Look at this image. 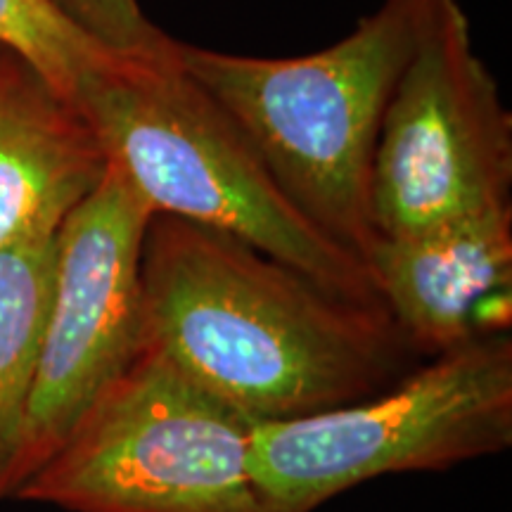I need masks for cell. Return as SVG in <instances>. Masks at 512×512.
Masks as SVG:
<instances>
[{
    "label": "cell",
    "mask_w": 512,
    "mask_h": 512,
    "mask_svg": "<svg viewBox=\"0 0 512 512\" xmlns=\"http://www.w3.org/2000/svg\"><path fill=\"white\" fill-rule=\"evenodd\" d=\"M140 285L143 342L254 425L368 399L411 370L384 304L342 297L221 230L152 216Z\"/></svg>",
    "instance_id": "1"
},
{
    "label": "cell",
    "mask_w": 512,
    "mask_h": 512,
    "mask_svg": "<svg viewBox=\"0 0 512 512\" xmlns=\"http://www.w3.org/2000/svg\"><path fill=\"white\" fill-rule=\"evenodd\" d=\"M430 3L382 0L342 41L304 57L171 43L178 67L235 121L297 209L366 266L380 240L373 162L382 119Z\"/></svg>",
    "instance_id": "2"
},
{
    "label": "cell",
    "mask_w": 512,
    "mask_h": 512,
    "mask_svg": "<svg viewBox=\"0 0 512 512\" xmlns=\"http://www.w3.org/2000/svg\"><path fill=\"white\" fill-rule=\"evenodd\" d=\"M171 43L114 55L76 91L107 162L152 214L221 230L342 297L382 304L366 261L297 209L235 121L178 67Z\"/></svg>",
    "instance_id": "3"
},
{
    "label": "cell",
    "mask_w": 512,
    "mask_h": 512,
    "mask_svg": "<svg viewBox=\"0 0 512 512\" xmlns=\"http://www.w3.org/2000/svg\"><path fill=\"white\" fill-rule=\"evenodd\" d=\"M512 444V339L441 351L368 399L256 422L249 475L264 512H313L354 486L399 472H441Z\"/></svg>",
    "instance_id": "4"
},
{
    "label": "cell",
    "mask_w": 512,
    "mask_h": 512,
    "mask_svg": "<svg viewBox=\"0 0 512 512\" xmlns=\"http://www.w3.org/2000/svg\"><path fill=\"white\" fill-rule=\"evenodd\" d=\"M252 425L143 342L15 498L69 512H264Z\"/></svg>",
    "instance_id": "5"
},
{
    "label": "cell",
    "mask_w": 512,
    "mask_h": 512,
    "mask_svg": "<svg viewBox=\"0 0 512 512\" xmlns=\"http://www.w3.org/2000/svg\"><path fill=\"white\" fill-rule=\"evenodd\" d=\"M510 190L508 107L458 0H432L377 140V235L399 238L505 207Z\"/></svg>",
    "instance_id": "6"
},
{
    "label": "cell",
    "mask_w": 512,
    "mask_h": 512,
    "mask_svg": "<svg viewBox=\"0 0 512 512\" xmlns=\"http://www.w3.org/2000/svg\"><path fill=\"white\" fill-rule=\"evenodd\" d=\"M152 209L110 164L57 233L55 287L5 498L36 475L143 344L140 254Z\"/></svg>",
    "instance_id": "7"
},
{
    "label": "cell",
    "mask_w": 512,
    "mask_h": 512,
    "mask_svg": "<svg viewBox=\"0 0 512 512\" xmlns=\"http://www.w3.org/2000/svg\"><path fill=\"white\" fill-rule=\"evenodd\" d=\"M368 268L413 351L437 356L470 339L508 332L512 204L380 238Z\"/></svg>",
    "instance_id": "8"
},
{
    "label": "cell",
    "mask_w": 512,
    "mask_h": 512,
    "mask_svg": "<svg viewBox=\"0 0 512 512\" xmlns=\"http://www.w3.org/2000/svg\"><path fill=\"white\" fill-rule=\"evenodd\" d=\"M107 166L76 102L0 50V249L60 228Z\"/></svg>",
    "instance_id": "9"
},
{
    "label": "cell",
    "mask_w": 512,
    "mask_h": 512,
    "mask_svg": "<svg viewBox=\"0 0 512 512\" xmlns=\"http://www.w3.org/2000/svg\"><path fill=\"white\" fill-rule=\"evenodd\" d=\"M57 233L0 249V498L15 458L53 302Z\"/></svg>",
    "instance_id": "10"
},
{
    "label": "cell",
    "mask_w": 512,
    "mask_h": 512,
    "mask_svg": "<svg viewBox=\"0 0 512 512\" xmlns=\"http://www.w3.org/2000/svg\"><path fill=\"white\" fill-rule=\"evenodd\" d=\"M0 48L27 62L69 100L95 69L114 57L57 15L46 0H0Z\"/></svg>",
    "instance_id": "11"
},
{
    "label": "cell",
    "mask_w": 512,
    "mask_h": 512,
    "mask_svg": "<svg viewBox=\"0 0 512 512\" xmlns=\"http://www.w3.org/2000/svg\"><path fill=\"white\" fill-rule=\"evenodd\" d=\"M46 3L74 29L91 38L95 46L112 55H152L169 41V36L145 17L138 0H46Z\"/></svg>",
    "instance_id": "12"
},
{
    "label": "cell",
    "mask_w": 512,
    "mask_h": 512,
    "mask_svg": "<svg viewBox=\"0 0 512 512\" xmlns=\"http://www.w3.org/2000/svg\"><path fill=\"white\" fill-rule=\"evenodd\" d=\"M0 50H3V48H0Z\"/></svg>",
    "instance_id": "13"
}]
</instances>
